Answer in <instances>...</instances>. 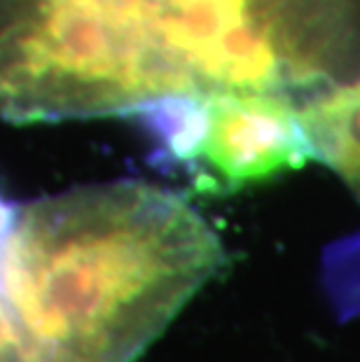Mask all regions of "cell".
Segmentation results:
<instances>
[{
	"label": "cell",
	"instance_id": "obj_1",
	"mask_svg": "<svg viewBox=\"0 0 360 362\" xmlns=\"http://www.w3.org/2000/svg\"><path fill=\"white\" fill-rule=\"evenodd\" d=\"M360 59V0H0V117L139 115L178 96L302 103Z\"/></svg>",
	"mask_w": 360,
	"mask_h": 362
},
{
	"label": "cell",
	"instance_id": "obj_2",
	"mask_svg": "<svg viewBox=\"0 0 360 362\" xmlns=\"http://www.w3.org/2000/svg\"><path fill=\"white\" fill-rule=\"evenodd\" d=\"M225 259L209 222L148 182L17 206L3 290L19 362H136Z\"/></svg>",
	"mask_w": 360,
	"mask_h": 362
},
{
	"label": "cell",
	"instance_id": "obj_3",
	"mask_svg": "<svg viewBox=\"0 0 360 362\" xmlns=\"http://www.w3.org/2000/svg\"><path fill=\"white\" fill-rule=\"evenodd\" d=\"M313 159L297 103L274 94L209 98V131L187 175L202 192H236Z\"/></svg>",
	"mask_w": 360,
	"mask_h": 362
},
{
	"label": "cell",
	"instance_id": "obj_5",
	"mask_svg": "<svg viewBox=\"0 0 360 362\" xmlns=\"http://www.w3.org/2000/svg\"><path fill=\"white\" fill-rule=\"evenodd\" d=\"M14 211H17V206L0 197V362H19L17 329H14V320L3 290V248H5L7 232L12 227Z\"/></svg>",
	"mask_w": 360,
	"mask_h": 362
},
{
	"label": "cell",
	"instance_id": "obj_4",
	"mask_svg": "<svg viewBox=\"0 0 360 362\" xmlns=\"http://www.w3.org/2000/svg\"><path fill=\"white\" fill-rule=\"evenodd\" d=\"M297 115L313 159L330 166L360 202V78L316 91Z\"/></svg>",
	"mask_w": 360,
	"mask_h": 362
}]
</instances>
